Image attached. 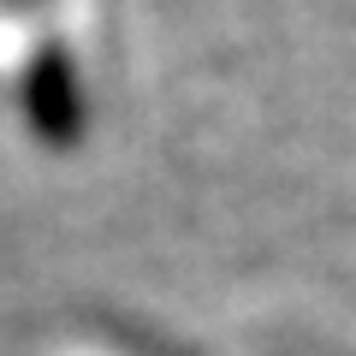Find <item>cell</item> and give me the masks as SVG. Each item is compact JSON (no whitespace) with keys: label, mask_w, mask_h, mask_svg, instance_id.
<instances>
[{"label":"cell","mask_w":356,"mask_h":356,"mask_svg":"<svg viewBox=\"0 0 356 356\" xmlns=\"http://www.w3.org/2000/svg\"><path fill=\"white\" fill-rule=\"evenodd\" d=\"M24 107H30V125L48 143H72L77 131H83L77 77H72V65H65L60 42H48V48L36 54V65H30V77H24Z\"/></svg>","instance_id":"obj_1"}]
</instances>
